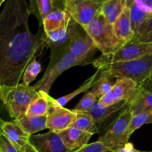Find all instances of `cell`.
Returning <instances> with one entry per match:
<instances>
[{
    "mask_svg": "<svg viewBox=\"0 0 152 152\" xmlns=\"http://www.w3.org/2000/svg\"><path fill=\"white\" fill-rule=\"evenodd\" d=\"M99 74H100V69L97 68V71H96L91 77H89L87 80H86V82H85L80 87H79L78 88L76 89L75 91H74L71 92V93L65 95V96H61V97L58 98V99H53V106L63 107L64 105H66L68 102L72 100L76 96H77V95L80 94L81 93L87 92L88 91L90 88H91L93 87L94 85L95 84V83H96V80H97L98 77H99Z\"/></svg>",
    "mask_w": 152,
    "mask_h": 152,
    "instance_id": "cell-24",
    "label": "cell"
},
{
    "mask_svg": "<svg viewBox=\"0 0 152 152\" xmlns=\"http://www.w3.org/2000/svg\"><path fill=\"white\" fill-rule=\"evenodd\" d=\"M74 152H113V151L105 146L102 142L96 141L92 143H88L87 145H84Z\"/></svg>",
    "mask_w": 152,
    "mask_h": 152,
    "instance_id": "cell-30",
    "label": "cell"
},
{
    "mask_svg": "<svg viewBox=\"0 0 152 152\" xmlns=\"http://www.w3.org/2000/svg\"><path fill=\"white\" fill-rule=\"evenodd\" d=\"M129 105V101H125L114 105L104 106L99 104L97 100L88 113L93 117L98 129L100 132L101 128H105V125L108 123H112L121 114L122 111L128 108Z\"/></svg>",
    "mask_w": 152,
    "mask_h": 152,
    "instance_id": "cell-11",
    "label": "cell"
},
{
    "mask_svg": "<svg viewBox=\"0 0 152 152\" xmlns=\"http://www.w3.org/2000/svg\"><path fill=\"white\" fill-rule=\"evenodd\" d=\"M134 1L135 0H126V7L130 8V7L133 4Z\"/></svg>",
    "mask_w": 152,
    "mask_h": 152,
    "instance_id": "cell-38",
    "label": "cell"
},
{
    "mask_svg": "<svg viewBox=\"0 0 152 152\" xmlns=\"http://www.w3.org/2000/svg\"><path fill=\"white\" fill-rule=\"evenodd\" d=\"M152 32V13L147 17V19L139 27L137 32L134 34V39H138L141 37H145Z\"/></svg>",
    "mask_w": 152,
    "mask_h": 152,
    "instance_id": "cell-31",
    "label": "cell"
},
{
    "mask_svg": "<svg viewBox=\"0 0 152 152\" xmlns=\"http://www.w3.org/2000/svg\"><path fill=\"white\" fill-rule=\"evenodd\" d=\"M151 53H152V43L143 42L133 39L125 43L114 53L99 56L93 61L92 65L95 68H101L117 62L134 60Z\"/></svg>",
    "mask_w": 152,
    "mask_h": 152,
    "instance_id": "cell-6",
    "label": "cell"
},
{
    "mask_svg": "<svg viewBox=\"0 0 152 152\" xmlns=\"http://www.w3.org/2000/svg\"><path fill=\"white\" fill-rule=\"evenodd\" d=\"M113 152H149V151H141L135 148L134 145L131 142H127L122 146L116 148L112 150Z\"/></svg>",
    "mask_w": 152,
    "mask_h": 152,
    "instance_id": "cell-33",
    "label": "cell"
},
{
    "mask_svg": "<svg viewBox=\"0 0 152 152\" xmlns=\"http://www.w3.org/2000/svg\"><path fill=\"white\" fill-rule=\"evenodd\" d=\"M4 120H3L2 119H1V117H0V127H1V126H2V124H3V123H4Z\"/></svg>",
    "mask_w": 152,
    "mask_h": 152,
    "instance_id": "cell-40",
    "label": "cell"
},
{
    "mask_svg": "<svg viewBox=\"0 0 152 152\" xmlns=\"http://www.w3.org/2000/svg\"><path fill=\"white\" fill-rule=\"evenodd\" d=\"M30 14L26 0H7L0 14L1 86L19 84L26 67L47 46L44 30H30Z\"/></svg>",
    "mask_w": 152,
    "mask_h": 152,
    "instance_id": "cell-1",
    "label": "cell"
},
{
    "mask_svg": "<svg viewBox=\"0 0 152 152\" xmlns=\"http://www.w3.org/2000/svg\"><path fill=\"white\" fill-rule=\"evenodd\" d=\"M126 7V0H108L102 4L100 13L112 25Z\"/></svg>",
    "mask_w": 152,
    "mask_h": 152,
    "instance_id": "cell-23",
    "label": "cell"
},
{
    "mask_svg": "<svg viewBox=\"0 0 152 152\" xmlns=\"http://www.w3.org/2000/svg\"><path fill=\"white\" fill-rule=\"evenodd\" d=\"M46 121H47V115L37 116V117L24 115L23 117L17 120H13V122L17 124L24 132L31 136L37 132L47 129Z\"/></svg>",
    "mask_w": 152,
    "mask_h": 152,
    "instance_id": "cell-20",
    "label": "cell"
},
{
    "mask_svg": "<svg viewBox=\"0 0 152 152\" xmlns=\"http://www.w3.org/2000/svg\"><path fill=\"white\" fill-rule=\"evenodd\" d=\"M67 148L76 151L88 143L93 135L72 126L59 134Z\"/></svg>",
    "mask_w": 152,
    "mask_h": 152,
    "instance_id": "cell-15",
    "label": "cell"
},
{
    "mask_svg": "<svg viewBox=\"0 0 152 152\" xmlns=\"http://www.w3.org/2000/svg\"><path fill=\"white\" fill-rule=\"evenodd\" d=\"M0 132L6 137L10 142L18 148L23 150L24 147L29 142L31 135L24 132L14 122H4L0 127Z\"/></svg>",
    "mask_w": 152,
    "mask_h": 152,
    "instance_id": "cell-17",
    "label": "cell"
},
{
    "mask_svg": "<svg viewBox=\"0 0 152 152\" xmlns=\"http://www.w3.org/2000/svg\"><path fill=\"white\" fill-rule=\"evenodd\" d=\"M4 1H5V0H0V6L1 5V4H2Z\"/></svg>",
    "mask_w": 152,
    "mask_h": 152,
    "instance_id": "cell-41",
    "label": "cell"
},
{
    "mask_svg": "<svg viewBox=\"0 0 152 152\" xmlns=\"http://www.w3.org/2000/svg\"><path fill=\"white\" fill-rule=\"evenodd\" d=\"M129 103V108L132 116L142 113H152V92L145 91L137 87Z\"/></svg>",
    "mask_w": 152,
    "mask_h": 152,
    "instance_id": "cell-16",
    "label": "cell"
},
{
    "mask_svg": "<svg viewBox=\"0 0 152 152\" xmlns=\"http://www.w3.org/2000/svg\"><path fill=\"white\" fill-rule=\"evenodd\" d=\"M132 117V112L128 107L122 111L97 141L111 150L129 142L131 137L128 134V128Z\"/></svg>",
    "mask_w": 152,
    "mask_h": 152,
    "instance_id": "cell-7",
    "label": "cell"
},
{
    "mask_svg": "<svg viewBox=\"0 0 152 152\" xmlns=\"http://www.w3.org/2000/svg\"><path fill=\"white\" fill-rule=\"evenodd\" d=\"M94 60L88 58H79L66 50L58 54L51 55L50 62L44 75L32 87L37 91H42L49 94L52 85L55 80L66 70L77 66L92 63Z\"/></svg>",
    "mask_w": 152,
    "mask_h": 152,
    "instance_id": "cell-5",
    "label": "cell"
},
{
    "mask_svg": "<svg viewBox=\"0 0 152 152\" xmlns=\"http://www.w3.org/2000/svg\"><path fill=\"white\" fill-rule=\"evenodd\" d=\"M0 152H3V151H2V150L1 149V148H0Z\"/></svg>",
    "mask_w": 152,
    "mask_h": 152,
    "instance_id": "cell-42",
    "label": "cell"
},
{
    "mask_svg": "<svg viewBox=\"0 0 152 152\" xmlns=\"http://www.w3.org/2000/svg\"><path fill=\"white\" fill-rule=\"evenodd\" d=\"M53 99L49 94L42 91H37V96L34 98L28 106L25 115L31 117L46 116L50 108L53 106Z\"/></svg>",
    "mask_w": 152,
    "mask_h": 152,
    "instance_id": "cell-18",
    "label": "cell"
},
{
    "mask_svg": "<svg viewBox=\"0 0 152 152\" xmlns=\"http://www.w3.org/2000/svg\"><path fill=\"white\" fill-rule=\"evenodd\" d=\"M91 1H93L94 2L96 3V4H102L104 2H105L106 1H108V0H91Z\"/></svg>",
    "mask_w": 152,
    "mask_h": 152,
    "instance_id": "cell-39",
    "label": "cell"
},
{
    "mask_svg": "<svg viewBox=\"0 0 152 152\" xmlns=\"http://www.w3.org/2000/svg\"><path fill=\"white\" fill-rule=\"evenodd\" d=\"M23 151L24 152H37L35 149H34V147L29 143V142L27 143L26 145H25V147H24L23 148Z\"/></svg>",
    "mask_w": 152,
    "mask_h": 152,
    "instance_id": "cell-36",
    "label": "cell"
},
{
    "mask_svg": "<svg viewBox=\"0 0 152 152\" xmlns=\"http://www.w3.org/2000/svg\"><path fill=\"white\" fill-rule=\"evenodd\" d=\"M75 117L73 110L53 106L47 114L46 126L49 132L59 134L73 126Z\"/></svg>",
    "mask_w": 152,
    "mask_h": 152,
    "instance_id": "cell-13",
    "label": "cell"
},
{
    "mask_svg": "<svg viewBox=\"0 0 152 152\" xmlns=\"http://www.w3.org/2000/svg\"><path fill=\"white\" fill-rule=\"evenodd\" d=\"M42 71L41 64L37 61L33 60L25 68L22 75V82L23 84L26 86H30L32 82L35 80L37 76Z\"/></svg>",
    "mask_w": 152,
    "mask_h": 152,
    "instance_id": "cell-28",
    "label": "cell"
},
{
    "mask_svg": "<svg viewBox=\"0 0 152 152\" xmlns=\"http://www.w3.org/2000/svg\"><path fill=\"white\" fill-rule=\"evenodd\" d=\"M66 0H31L28 6L31 14L35 15L42 26V20L49 13L57 10H65Z\"/></svg>",
    "mask_w": 152,
    "mask_h": 152,
    "instance_id": "cell-14",
    "label": "cell"
},
{
    "mask_svg": "<svg viewBox=\"0 0 152 152\" xmlns=\"http://www.w3.org/2000/svg\"><path fill=\"white\" fill-rule=\"evenodd\" d=\"M37 96V91L32 86L23 83L12 86L0 85V100L13 120L25 115L28 106Z\"/></svg>",
    "mask_w": 152,
    "mask_h": 152,
    "instance_id": "cell-2",
    "label": "cell"
},
{
    "mask_svg": "<svg viewBox=\"0 0 152 152\" xmlns=\"http://www.w3.org/2000/svg\"><path fill=\"white\" fill-rule=\"evenodd\" d=\"M102 4L91 0H66L65 10L80 26H87L99 13Z\"/></svg>",
    "mask_w": 152,
    "mask_h": 152,
    "instance_id": "cell-8",
    "label": "cell"
},
{
    "mask_svg": "<svg viewBox=\"0 0 152 152\" xmlns=\"http://www.w3.org/2000/svg\"><path fill=\"white\" fill-rule=\"evenodd\" d=\"M138 41L143 42H151L152 43V32L150 33L149 34L146 35L145 37H141V38L138 39Z\"/></svg>",
    "mask_w": 152,
    "mask_h": 152,
    "instance_id": "cell-35",
    "label": "cell"
},
{
    "mask_svg": "<svg viewBox=\"0 0 152 152\" xmlns=\"http://www.w3.org/2000/svg\"><path fill=\"white\" fill-rule=\"evenodd\" d=\"M99 69L111 78L130 79L139 86L152 74V53L134 60L111 64Z\"/></svg>",
    "mask_w": 152,
    "mask_h": 152,
    "instance_id": "cell-3",
    "label": "cell"
},
{
    "mask_svg": "<svg viewBox=\"0 0 152 152\" xmlns=\"http://www.w3.org/2000/svg\"><path fill=\"white\" fill-rule=\"evenodd\" d=\"M73 111L76 116L73 126L80 130L87 132L92 135L99 133L94 120L88 112H80V111H75L74 110Z\"/></svg>",
    "mask_w": 152,
    "mask_h": 152,
    "instance_id": "cell-25",
    "label": "cell"
},
{
    "mask_svg": "<svg viewBox=\"0 0 152 152\" xmlns=\"http://www.w3.org/2000/svg\"><path fill=\"white\" fill-rule=\"evenodd\" d=\"M131 22L134 34L137 32L142 22L152 13V10L147 7L142 0H135L129 8Z\"/></svg>",
    "mask_w": 152,
    "mask_h": 152,
    "instance_id": "cell-22",
    "label": "cell"
},
{
    "mask_svg": "<svg viewBox=\"0 0 152 152\" xmlns=\"http://www.w3.org/2000/svg\"><path fill=\"white\" fill-rule=\"evenodd\" d=\"M152 123V113H142L137 115L132 116L128 128V134L132 136V134L145 124Z\"/></svg>",
    "mask_w": 152,
    "mask_h": 152,
    "instance_id": "cell-27",
    "label": "cell"
},
{
    "mask_svg": "<svg viewBox=\"0 0 152 152\" xmlns=\"http://www.w3.org/2000/svg\"><path fill=\"white\" fill-rule=\"evenodd\" d=\"M96 48L93 41L83 27L77 25L72 34L68 50L79 58L92 59Z\"/></svg>",
    "mask_w": 152,
    "mask_h": 152,
    "instance_id": "cell-10",
    "label": "cell"
},
{
    "mask_svg": "<svg viewBox=\"0 0 152 152\" xmlns=\"http://www.w3.org/2000/svg\"><path fill=\"white\" fill-rule=\"evenodd\" d=\"M0 148L3 152H24L10 142L1 132H0Z\"/></svg>",
    "mask_w": 152,
    "mask_h": 152,
    "instance_id": "cell-32",
    "label": "cell"
},
{
    "mask_svg": "<svg viewBox=\"0 0 152 152\" xmlns=\"http://www.w3.org/2000/svg\"><path fill=\"white\" fill-rule=\"evenodd\" d=\"M83 29L102 55L114 53L125 44L124 42L117 38L113 25L100 13Z\"/></svg>",
    "mask_w": 152,
    "mask_h": 152,
    "instance_id": "cell-4",
    "label": "cell"
},
{
    "mask_svg": "<svg viewBox=\"0 0 152 152\" xmlns=\"http://www.w3.org/2000/svg\"><path fill=\"white\" fill-rule=\"evenodd\" d=\"M98 99L91 91L86 92V94L83 96L81 100L78 102L74 111H80V112H88L94 104L97 102Z\"/></svg>",
    "mask_w": 152,
    "mask_h": 152,
    "instance_id": "cell-29",
    "label": "cell"
},
{
    "mask_svg": "<svg viewBox=\"0 0 152 152\" xmlns=\"http://www.w3.org/2000/svg\"><path fill=\"white\" fill-rule=\"evenodd\" d=\"M112 79L114 78H111L105 74H102L100 71L99 77L93 87L91 88V90L90 91L96 96V99H99L105 94L108 93V91L114 84V83L112 82Z\"/></svg>",
    "mask_w": 152,
    "mask_h": 152,
    "instance_id": "cell-26",
    "label": "cell"
},
{
    "mask_svg": "<svg viewBox=\"0 0 152 152\" xmlns=\"http://www.w3.org/2000/svg\"><path fill=\"white\" fill-rule=\"evenodd\" d=\"M113 29L119 39L125 43L133 39L134 37L131 22L129 8L126 7L123 13L112 24Z\"/></svg>",
    "mask_w": 152,
    "mask_h": 152,
    "instance_id": "cell-19",
    "label": "cell"
},
{
    "mask_svg": "<svg viewBox=\"0 0 152 152\" xmlns=\"http://www.w3.org/2000/svg\"><path fill=\"white\" fill-rule=\"evenodd\" d=\"M70 19V15L64 10H57L50 12L43 19L42 23L45 34H48L59 29L67 23Z\"/></svg>",
    "mask_w": 152,
    "mask_h": 152,
    "instance_id": "cell-21",
    "label": "cell"
},
{
    "mask_svg": "<svg viewBox=\"0 0 152 152\" xmlns=\"http://www.w3.org/2000/svg\"><path fill=\"white\" fill-rule=\"evenodd\" d=\"M142 1L147 7L152 10V0H142Z\"/></svg>",
    "mask_w": 152,
    "mask_h": 152,
    "instance_id": "cell-37",
    "label": "cell"
},
{
    "mask_svg": "<svg viewBox=\"0 0 152 152\" xmlns=\"http://www.w3.org/2000/svg\"><path fill=\"white\" fill-rule=\"evenodd\" d=\"M137 85L130 79H117L108 92L98 99L99 104L104 106L114 105L120 102L129 101L133 96Z\"/></svg>",
    "mask_w": 152,
    "mask_h": 152,
    "instance_id": "cell-9",
    "label": "cell"
},
{
    "mask_svg": "<svg viewBox=\"0 0 152 152\" xmlns=\"http://www.w3.org/2000/svg\"><path fill=\"white\" fill-rule=\"evenodd\" d=\"M29 143L37 152H74L66 148L59 134L52 132L31 135Z\"/></svg>",
    "mask_w": 152,
    "mask_h": 152,
    "instance_id": "cell-12",
    "label": "cell"
},
{
    "mask_svg": "<svg viewBox=\"0 0 152 152\" xmlns=\"http://www.w3.org/2000/svg\"><path fill=\"white\" fill-rule=\"evenodd\" d=\"M137 87L142 90L145 91L152 92V74L146 80H144L140 85L137 86Z\"/></svg>",
    "mask_w": 152,
    "mask_h": 152,
    "instance_id": "cell-34",
    "label": "cell"
},
{
    "mask_svg": "<svg viewBox=\"0 0 152 152\" xmlns=\"http://www.w3.org/2000/svg\"><path fill=\"white\" fill-rule=\"evenodd\" d=\"M149 152H152V151H149Z\"/></svg>",
    "mask_w": 152,
    "mask_h": 152,
    "instance_id": "cell-43",
    "label": "cell"
}]
</instances>
